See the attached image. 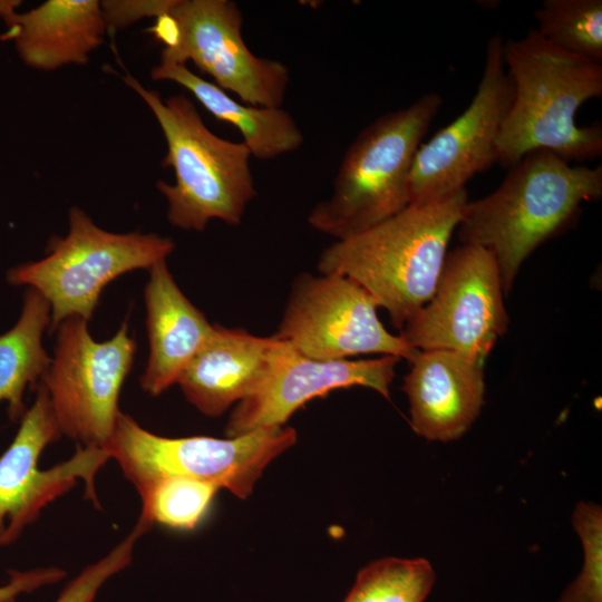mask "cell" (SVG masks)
<instances>
[{
	"instance_id": "7a4b0ae2",
	"label": "cell",
	"mask_w": 602,
	"mask_h": 602,
	"mask_svg": "<svg viewBox=\"0 0 602 602\" xmlns=\"http://www.w3.org/2000/svg\"><path fill=\"white\" fill-rule=\"evenodd\" d=\"M601 196V165L571 166L553 152L533 151L509 167L497 190L466 202L457 235L494 254L508 294L532 252L571 226L582 203Z\"/></svg>"
},
{
	"instance_id": "9a60e30c",
	"label": "cell",
	"mask_w": 602,
	"mask_h": 602,
	"mask_svg": "<svg viewBox=\"0 0 602 602\" xmlns=\"http://www.w3.org/2000/svg\"><path fill=\"white\" fill-rule=\"evenodd\" d=\"M410 363L402 390L409 400L411 428L428 440L458 439L484 404V360L456 351L425 350Z\"/></svg>"
},
{
	"instance_id": "2e32d148",
	"label": "cell",
	"mask_w": 602,
	"mask_h": 602,
	"mask_svg": "<svg viewBox=\"0 0 602 602\" xmlns=\"http://www.w3.org/2000/svg\"><path fill=\"white\" fill-rule=\"evenodd\" d=\"M144 299L149 356L140 386L148 395L158 396L177 382L213 324L182 292L166 260L149 269Z\"/></svg>"
},
{
	"instance_id": "d4e9b609",
	"label": "cell",
	"mask_w": 602,
	"mask_h": 602,
	"mask_svg": "<svg viewBox=\"0 0 602 602\" xmlns=\"http://www.w3.org/2000/svg\"><path fill=\"white\" fill-rule=\"evenodd\" d=\"M149 528L137 520L124 540L66 585L56 602H93L103 584L130 564L137 541Z\"/></svg>"
},
{
	"instance_id": "277c9868",
	"label": "cell",
	"mask_w": 602,
	"mask_h": 602,
	"mask_svg": "<svg viewBox=\"0 0 602 602\" xmlns=\"http://www.w3.org/2000/svg\"><path fill=\"white\" fill-rule=\"evenodd\" d=\"M122 78L151 109L166 142L162 165L173 169L175 181H158L156 187L167 200L168 222L197 232L212 220L239 225L256 195L247 147L210 130L188 97L164 100L130 74Z\"/></svg>"
},
{
	"instance_id": "9c48e42d",
	"label": "cell",
	"mask_w": 602,
	"mask_h": 602,
	"mask_svg": "<svg viewBox=\"0 0 602 602\" xmlns=\"http://www.w3.org/2000/svg\"><path fill=\"white\" fill-rule=\"evenodd\" d=\"M494 254L462 244L447 253L431 299L400 336L415 349L449 350L485 360L508 328Z\"/></svg>"
},
{
	"instance_id": "7c38bea8",
	"label": "cell",
	"mask_w": 602,
	"mask_h": 602,
	"mask_svg": "<svg viewBox=\"0 0 602 602\" xmlns=\"http://www.w3.org/2000/svg\"><path fill=\"white\" fill-rule=\"evenodd\" d=\"M503 38L486 46L484 71L468 107L418 147L408 177L409 205L446 198L497 162V139L513 98Z\"/></svg>"
},
{
	"instance_id": "ba28073f",
	"label": "cell",
	"mask_w": 602,
	"mask_h": 602,
	"mask_svg": "<svg viewBox=\"0 0 602 602\" xmlns=\"http://www.w3.org/2000/svg\"><path fill=\"white\" fill-rule=\"evenodd\" d=\"M87 322L72 317L59 323L54 357L40 383L61 435L80 446L105 448L120 412L118 399L136 343L127 320L103 342L93 339Z\"/></svg>"
},
{
	"instance_id": "5b68a950",
	"label": "cell",
	"mask_w": 602,
	"mask_h": 602,
	"mask_svg": "<svg viewBox=\"0 0 602 602\" xmlns=\"http://www.w3.org/2000/svg\"><path fill=\"white\" fill-rule=\"evenodd\" d=\"M441 105L437 93H425L363 128L343 156L331 195L311 210L309 224L340 241L405 210L416 152Z\"/></svg>"
},
{
	"instance_id": "4fadbf2b",
	"label": "cell",
	"mask_w": 602,
	"mask_h": 602,
	"mask_svg": "<svg viewBox=\"0 0 602 602\" xmlns=\"http://www.w3.org/2000/svg\"><path fill=\"white\" fill-rule=\"evenodd\" d=\"M18 433L0 457V546L14 542L41 511L81 479L86 498L97 504L95 478L110 459L106 448L77 446L67 460L40 469L45 447L61 436L48 394L39 382L32 406L20 419Z\"/></svg>"
},
{
	"instance_id": "cb8c5ba5",
	"label": "cell",
	"mask_w": 602,
	"mask_h": 602,
	"mask_svg": "<svg viewBox=\"0 0 602 602\" xmlns=\"http://www.w3.org/2000/svg\"><path fill=\"white\" fill-rule=\"evenodd\" d=\"M584 551L582 571L562 593L560 602H602V508L580 502L572 515Z\"/></svg>"
},
{
	"instance_id": "ffe728a7",
	"label": "cell",
	"mask_w": 602,
	"mask_h": 602,
	"mask_svg": "<svg viewBox=\"0 0 602 602\" xmlns=\"http://www.w3.org/2000/svg\"><path fill=\"white\" fill-rule=\"evenodd\" d=\"M48 301L28 288L23 294L21 314L17 323L0 334V401L8 402V415L18 421L26 412L23 394L38 387L51 357L42 344V336L50 327Z\"/></svg>"
},
{
	"instance_id": "603a6c76",
	"label": "cell",
	"mask_w": 602,
	"mask_h": 602,
	"mask_svg": "<svg viewBox=\"0 0 602 602\" xmlns=\"http://www.w3.org/2000/svg\"><path fill=\"white\" fill-rule=\"evenodd\" d=\"M217 485L188 477H166L139 493V517L151 527L158 523L177 530H193L207 512Z\"/></svg>"
},
{
	"instance_id": "5bb4252c",
	"label": "cell",
	"mask_w": 602,
	"mask_h": 602,
	"mask_svg": "<svg viewBox=\"0 0 602 602\" xmlns=\"http://www.w3.org/2000/svg\"><path fill=\"white\" fill-rule=\"evenodd\" d=\"M398 361L394 356L313 359L273 334L261 379L231 414L225 434L237 437L260 428L284 426L305 402L340 388L363 386L389 399Z\"/></svg>"
},
{
	"instance_id": "ac0fdd59",
	"label": "cell",
	"mask_w": 602,
	"mask_h": 602,
	"mask_svg": "<svg viewBox=\"0 0 602 602\" xmlns=\"http://www.w3.org/2000/svg\"><path fill=\"white\" fill-rule=\"evenodd\" d=\"M272 342L273 334L258 337L244 329L213 324L211 334L176 383L202 414L221 416L254 390Z\"/></svg>"
},
{
	"instance_id": "52a82bcc",
	"label": "cell",
	"mask_w": 602,
	"mask_h": 602,
	"mask_svg": "<svg viewBox=\"0 0 602 602\" xmlns=\"http://www.w3.org/2000/svg\"><path fill=\"white\" fill-rule=\"evenodd\" d=\"M297 438L295 429L285 426L225 439L169 438L143 428L120 411L105 448L138 494L163 478L178 476L213 483L245 499L266 466Z\"/></svg>"
},
{
	"instance_id": "3957f363",
	"label": "cell",
	"mask_w": 602,
	"mask_h": 602,
	"mask_svg": "<svg viewBox=\"0 0 602 602\" xmlns=\"http://www.w3.org/2000/svg\"><path fill=\"white\" fill-rule=\"evenodd\" d=\"M466 188L424 205H408L382 223L328 246L318 270L357 282L402 330L431 299L460 221Z\"/></svg>"
},
{
	"instance_id": "7402d4cb",
	"label": "cell",
	"mask_w": 602,
	"mask_h": 602,
	"mask_svg": "<svg viewBox=\"0 0 602 602\" xmlns=\"http://www.w3.org/2000/svg\"><path fill=\"white\" fill-rule=\"evenodd\" d=\"M435 579L425 559L385 557L358 572L342 602H424Z\"/></svg>"
},
{
	"instance_id": "8fae6325",
	"label": "cell",
	"mask_w": 602,
	"mask_h": 602,
	"mask_svg": "<svg viewBox=\"0 0 602 602\" xmlns=\"http://www.w3.org/2000/svg\"><path fill=\"white\" fill-rule=\"evenodd\" d=\"M162 13L173 18L177 33L174 42L163 48L159 62L192 61L242 103L282 107L289 69L281 61L252 54L244 42L243 17L234 1L159 0L157 17Z\"/></svg>"
},
{
	"instance_id": "44dd1931",
	"label": "cell",
	"mask_w": 602,
	"mask_h": 602,
	"mask_svg": "<svg viewBox=\"0 0 602 602\" xmlns=\"http://www.w3.org/2000/svg\"><path fill=\"white\" fill-rule=\"evenodd\" d=\"M534 17L550 43L602 64L601 0H545Z\"/></svg>"
},
{
	"instance_id": "e0dca14e",
	"label": "cell",
	"mask_w": 602,
	"mask_h": 602,
	"mask_svg": "<svg viewBox=\"0 0 602 602\" xmlns=\"http://www.w3.org/2000/svg\"><path fill=\"white\" fill-rule=\"evenodd\" d=\"M4 23L1 38L13 41L26 66L41 71L86 65L107 31L97 0H47Z\"/></svg>"
},
{
	"instance_id": "4316f807",
	"label": "cell",
	"mask_w": 602,
	"mask_h": 602,
	"mask_svg": "<svg viewBox=\"0 0 602 602\" xmlns=\"http://www.w3.org/2000/svg\"><path fill=\"white\" fill-rule=\"evenodd\" d=\"M20 4V0H0V20L6 22L17 12Z\"/></svg>"
},
{
	"instance_id": "30bf717a",
	"label": "cell",
	"mask_w": 602,
	"mask_h": 602,
	"mask_svg": "<svg viewBox=\"0 0 602 602\" xmlns=\"http://www.w3.org/2000/svg\"><path fill=\"white\" fill-rule=\"evenodd\" d=\"M377 308L375 299L348 276L302 273L292 283L274 334L313 359L381 353L411 362L419 350L400 334L390 333L379 320Z\"/></svg>"
},
{
	"instance_id": "8992f818",
	"label": "cell",
	"mask_w": 602,
	"mask_h": 602,
	"mask_svg": "<svg viewBox=\"0 0 602 602\" xmlns=\"http://www.w3.org/2000/svg\"><path fill=\"white\" fill-rule=\"evenodd\" d=\"M68 222V233L52 236L42 259L7 273L8 283L28 285L48 301L50 331L68 318L88 321L109 282L133 270H149L175 247L169 237L155 233L106 231L78 206L69 210Z\"/></svg>"
},
{
	"instance_id": "484cf974",
	"label": "cell",
	"mask_w": 602,
	"mask_h": 602,
	"mask_svg": "<svg viewBox=\"0 0 602 602\" xmlns=\"http://www.w3.org/2000/svg\"><path fill=\"white\" fill-rule=\"evenodd\" d=\"M9 582L0 586V602H14L21 593L35 591L41 586L54 584L65 577L66 572L59 567H41L28 571H10Z\"/></svg>"
},
{
	"instance_id": "d6986e66",
	"label": "cell",
	"mask_w": 602,
	"mask_h": 602,
	"mask_svg": "<svg viewBox=\"0 0 602 602\" xmlns=\"http://www.w3.org/2000/svg\"><path fill=\"white\" fill-rule=\"evenodd\" d=\"M151 77L181 85L216 119L234 126L253 157L272 159L299 149L304 142L297 122L282 107L237 101L215 84L191 71L186 65L159 62L152 69Z\"/></svg>"
},
{
	"instance_id": "6da1fadb",
	"label": "cell",
	"mask_w": 602,
	"mask_h": 602,
	"mask_svg": "<svg viewBox=\"0 0 602 602\" xmlns=\"http://www.w3.org/2000/svg\"><path fill=\"white\" fill-rule=\"evenodd\" d=\"M513 98L497 139V162L511 167L526 154L546 149L566 162L602 154V126H579L575 115L602 96V64L567 52L536 29L503 41Z\"/></svg>"
}]
</instances>
